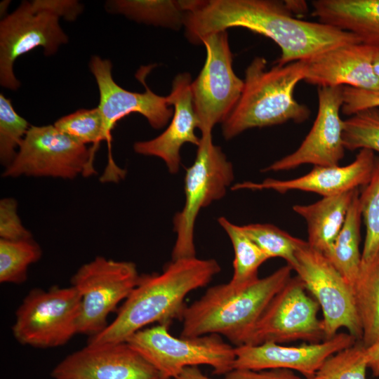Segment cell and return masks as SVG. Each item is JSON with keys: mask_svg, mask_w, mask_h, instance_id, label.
Segmentation results:
<instances>
[{"mask_svg": "<svg viewBox=\"0 0 379 379\" xmlns=\"http://www.w3.org/2000/svg\"><path fill=\"white\" fill-rule=\"evenodd\" d=\"M185 35L193 44L206 36L244 27L271 39L281 48L276 65L308 60L331 48L361 42L355 34L321 22L296 18L284 1L273 0L197 1L186 13Z\"/></svg>", "mask_w": 379, "mask_h": 379, "instance_id": "6da1fadb", "label": "cell"}, {"mask_svg": "<svg viewBox=\"0 0 379 379\" xmlns=\"http://www.w3.org/2000/svg\"><path fill=\"white\" fill-rule=\"evenodd\" d=\"M221 270L215 259L195 257L171 260L161 273L140 276L114 319L88 344L125 342L147 325H170L181 319L185 299L192 291L208 284Z\"/></svg>", "mask_w": 379, "mask_h": 379, "instance_id": "7a4b0ae2", "label": "cell"}, {"mask_svg": "<svg viewBox=\"0 0 379 379\" xmlns=\"http://www.w3.org/2000/svg\"><path fill=\"white\" fill-rule=\"evenodd\" d=\"M292 270L284 265L240 288L229 283L210 287L185 307L180 336L215 334L225 337L234 347L245 345L271 300L291 278Z\"/></svg>", "mask_w": 379, "mask_h": 379, "instance_id": "3957f363", "label": "cell"}, {"mask_svg": "<svg viewBox=\"0 0 379 379\" xmlns=\"http://www.w3.org/2000/svg\"><path fill=\"white\" fill-rule=\"evenodd\" d=\"M306 60L267 69L263 57H255L245 70L241 95L222 123V134L230 140L244 131L281 124L288 121H305L309 108L294 98L296 85L305 80Z\"/></svg>", "mask_w": 379, "mask_h": 379, "instance_id": "277c9868", "label": "cell"}, {"mask_svg": "<svg viewBox=\"0 0 379 379\" xmlns=\"http://www.w3.org/2000/svg\"><path fill=\"white\" fill-rule=\"evenodd\" d=\"M169 325L157 324L131 335L126 342L159 373L174 379L185 368L209 366L215 375L234 370L235 347L215 334L194 338L175 337Z\"/></svg>", "mask_w": 379, "mask_h": 379, "instance_id": "5b68a950", "label": "cell"}, {"mask_svg": "<svg viewBox=\"0 0 379 379\" xmlns=\"http://www.w3.org/2000/svg\"><path fill=\"white\" fill-rule=\"evenodd\" d=\"M234 180L232 163L213 142L212 133L202 134L193 164L185 177V201L173 218L176 239L172 260L196 256L194 232L200 210L222 199Z\"/></svg>", "mask_w": 379, "mask_h": 379, "instance_id": "8992f818", "label": "cell"}, {"mask_svg": "<svg viewBox=\"0 0 379 379\" xmlns=\"http://www.w3.org/2000/svg\"><path fill=\"white\" fill-rule=\"evenodd\" d=\"M81 312V298L72 286L34 288L15 312L13 337L36 348L62 346L79 333Z\"/></svg>", "mask_w": 379, "mask_h": 379, "instance_id": "52a82bcc", "label": "cell"}, {"mask_svg": "<svg viewBox=\"0 0 379 379\" xmlns=\"http://www.w3.org/2000/svg\"><path fill=\"white\" fill-rule=\"evenodd\" d=\"M95 152L58 130L54 125L31 126L16 156L2 173L4 178L22 175L74 179L96 173Z\"/></svg>", "mask_w": 379, "mask_h": 379, "instance_id": "ba28073f", "label": "cell"}, {"mask_svg": "<svg viewBox=\"0 0 379 379\" xmlns=\"http://www.w3.org/2000/svg\"><path fill=\"white\" fill-rule=\"evenodd\" d=\"M140 276L133 262L103 256L81 266L71 279L81 298L79 333L91 337L102 331L109 314L127 298Z\"/></svg>", "mask_w": 379, "mask_h": 379, "instance_id": "9c48e42d", "label": "cell"}, {"mask_svg": "<svg viewBox=\"0 0 379 379\" xmlns=\"http://www.w3.org/2000/svg\"><path fill=\"white\" fill-rule=\"evenodd\" d=\"M293 270L321 309L325 340L344 328L361 340L363 331L354 290L331 261L307 242L298 251Z\"/></svg>", "mask_w": 379, "mask_h": 379, "instance_id": "30bf717a", "label": "cell"}, {"mask_svg": "<svg viewBox=\"0 0 379 379\" xmlns=\"http://www.w3.org/2000/svg\"><path fill=\"white\" fill-rule=\"evenodd\" d=\"M206 51L204 65L192 81L193 105L200 121L201 135L212 133L237 104L244 82L234 73L228 33L221 31L205 36L201 43Z\"/></svg>", "mask_w": 379, "mask_h": 379, "instance_id": "8fae6325", "label": "cell"}, {"mask_svg": "<svg viewBox=\"0 0 379 379\" xmlns=\"http://www.w3.org/2000/svg\"><path fill=\"white\" fill-rule=\"evenodd\" d=\"M306 291L300 278L291 277L271 300L245 345L324 340L323 322L318 318L319 305Z\"/></svg>", "mask_w": 379, "mask_h": 379, "instance_id": "7c38bea8", "label": "cell"}, {"mask_svg": "<svg viewBox=\"0 0 379 379\" xmlns=\"http://www.w3.org/2000/svg\"><path fill=\"white\" fill-rule=\"evenodd\" d=\"M68 41L59 24V17L36 8L32 1H24L0 22V84L16 90L20 81L13 65L16 59L36 47L46 55H53Z\"/></svg>", "mask_w": 379, "mask_h": 379, "instance_id": "4fadbf2b", "label": "cell"}, {"mask_svg": "<svg viewBox=\"0 0 379 379\" xmlns=\"http://www.w3.org/2000/svg\"><path fill=\"white\" fill-rule=\"evenodd\" d=\"M112 67L109 60L98 55H93L89 62L99 91L97 107L102 118L105 140L108 144L109 152H111L112 131L124 117L133 112L139 113L152 128L159 129L166 125L173 114L167 97L156 94L145 84V76L150 67H143L136 75L145 87L143 93L128 91L119 86L113 79Z\"/></svg>", "mask_w": 379, "mask_h": 379, "instance_id": "5bb4252c", "label": "cell"}, {"mask_svg": "<svg viewBox=\"0 0 379 379\" xmlns=\"http://www.w3.org/2000/svg\"><path fill=\"white\" fill-rule=\"evenodd\" d=\"M343 86H319L318 110L313 126L298 148L274 161L262 172L283 171L303 164L338 166L345 154L343 121L340 117Z\"/></svg>", "mask_w": 379, "mask_h": 379, "instance_id": "9a60e30c", "label": "cell"}, {"mask_svg": "<svg viewBox=\"0 0 379 379\" xmlns=\"http://www.w3.org/2000/svg\"><path fill=\"white\" fill-rule=\"evenodd\" d=\"M54 379H156L157 371L126 342L88 344L52 370Z\"/></svg>", "mask_w": 379, "mask_h": 379, "instance_id": "2e32d148", "label": "cell"}, {"mask_svg": "<svg viewBox=\"0 0 379 379\" xmlns=\"http://www.w3.org/2000/svg\"><path fill=\"white\" fill-rule=\"evenodd\" d=\"M358 341L349 333H338L319 343L284 346L274 343L235 347L234 370L262 371L283 368L295 371L305 378L314 375L330 356Z\"/></svg>", "mask_w": 379, "mask_h": 379, "instance_id": "e0dca14e", "label": "cell"}, {"mask_svg": "<svg viewBox=\"0 0 379 379\" xmlns=\"http://www.w3.org/2000/svg\"><path fill=\"white\" fill-rule=\"evenodd\" d=\"M191 84L192 77L187 72L175 77L171 93L166 96L169 105L173 107L169 125L157 137L133 145L136 153L161 159L172 174L179 171L181 147L185 143L198 146L200 142L201 138L195 134L200 121L193 105Z\"/></svg>", "mask_w": 379, "mask_h": 379, "instance_id": "ac0fdd59", "label": "cell"}, {"mask_svg": "<svg viewBox=\"0 0 379 379\" xmlns=\"http://www.w3.org/2000/svg\"><path fill=\"white\" fill-rule=\"evenodd\" d=\"M375 155L370 149H360L350 164L340 166H315L307 174L291 180L267 178L261 182H244L235 184L232 189L262 190H272L284 194L291 190L310 192L331 197L364 187L369 181Z\"/></svg>", "mask_w": 379, "mask_h": 379, "instance_id": "d6986e66", "label": "cell"}, {"mask_svg": "<svg viewBox=\"0 0 379 379\" xmlns=\"http://www.w3.org/2000/svg\"><path fill=\"white\" fill-rule=\"evenodd\" d=\"M378 46L360 43L341 45L306 60L305 81L319 86H350L379 91L373 69Z\"/></svg>", "mask_w": 379, "mask_h": 379, "instance_id": "ffe728a7", "label": "cell"}, {"mask_svg": "<svg viewBox=\"0 0 379 379\" xmlns=\"http://www.w3.org/2000/svg\"><path fill=\"white\" fill-rule=\"evenodd\" d=\"M312 15L319 22L355 34L379 46V0H315Z\"/></svg>", "mask_w": 379, "mask_h": 379, "instance_id": "44dd1931", "label": "cell"}, {"mask_svg": "<svg viewBox=\"0 0 379 379\" xmlns=\"http://www.w3.org/2000/svg\"><path fill=\"white\" fill-rule=\"evenodd\" d=\"M359 189L323 197L308 205L296 204L295 213L303 218L307 227V244L327 257L345 222L346 215Z\"/></svg>", "mask_w": 379, "mask_h": 379, "instance_id": "7402d4cb", "label": "cell"}, {"mask_svg": "<svg viewBox=\"0 0 379 379\" xmlns=\"http://www.w3.org/2000/svg\"><path fill=\"white\" fill-rule=\"evenodd\" d=\"M358 190L350 204L342 229L337 236L331 253L326 257L354 290L361 263V210Z\"/></svg>", "mask_w": 379, "mask_h": 379, "instance_id": "603a6c76", "label": "cell"}, {"mask_svg": "<svg viewBox=\"0 0 379 379\" xmlns=\"http://www.w3.org/2000/svg\"><path fill=\"white\" fill-rule=\"evenodd\" d=\"M354 293L363 331L361 341L368 347L379 341V251L361 263Z\"/></svg>", "mask_w": 379, "mask_h": 379, "instance_id": "cb8c5ba5", "label": "cell"}, {"mask_svg": "<svg viewBox=\"0 0 379 379\" xmlns=\"http://www.w3.org/2000/svg\"><path fill=\"white\" fill-rule=\"evenodd\" d=\"M113 12L138 22L178 29L187 13L185 1L116 0L107 3Z\"/></svg>", "mask_w": 379, "mask_h": 379, "instance_id": "d4e9b609", "label": "cell"}, {"mask_svg": "<svg viewBox=\"0 0 379 379\" xmlns=\"http://www.w3.org/2000/svg\"><path fill=\"white\" fill-rule=\"evenodd\" d=\"M218 221L234 249L233 274L228 283L237 288L247 286L259 278V267L270 258L246 235L241 226L232 223L225 217L219 218Z\"/></svg>", "mask_w": 379, "mask_h": 379, "instance_id": "484cf974", "label": "cell"}, {"mask_svg": "<svg viewBox=\"0 0 379 379\" xmlns=\"http://www.w3.org/2000/svg\"><path fill=\"white\" fill-rule=\"evenodd\" d=\"M39 245L32 239H0V282L22 284L27 279L29 265L41 257Z\"/></svg>", "mask_w": 379, "mask_h": 379, "instance_id": "4316f807", "label": "cell"}, {"mask_svg": "<svg viewBox=\"0 0 379 379\" xmlns=\"http://www.w3.org/2000/svg\"><path fill=\"white\" fill-rule=\"evenodd\" d=\"M243 231L269 258H281L292 270L296 265V253L307 241L291 236L271 224H248Z\"/></svg>", "mask_w": 379, "mask_h": 379, "instance_id": "83f0119b", "label": "cell"}, {"mask_svg": "<svg viewBox=\"0 0 379 379\" xmlns=\"http://www.w3.org/2000/svg\"><path fill=\"white\" fill-rule=\"evenodd\" d=\"M361 215L366 225V238L361 262L371 260L379 251V157L375 156L371 176L359 193Z\"/></svg>", "mask_w": 379, "mask_h": 379, "instance_id": "f1b7e54d", "label": "cell"}, {"mask_svg": "<svg viewBox=\"0 0 379 379\" xmlns=\"http://www.w3.org/2000/svg\"><path fill=\"white\" fill-rule=\"evenodd\" d=\"M366 347L361 340L330 356L314 375L303 379H366Z\"/></svg>", "mask_w": 379, "mask_h": 379, "instance_id": "f546056e", "label": "cell"}, {"mask_svg": "<svg viewBox=\"0 0 379 379\" xmlns=\"http://www.w3.org/2000/svg\"><path fill=\"white\" fill-rule=\"evenodd\" d=\"M343 142L345 149L379 152V107L362 109L344 120Z\"/></svg>", "mask_w": 379, "mask_h": 379, "instance_id": "4dcf8cb0", "label": "cell"}, {"mask_svg": "<svg viewBox=\"0 0 379 379\" xmlns=\"http://www.w3.org/2000/svg\"><path fill=\"white\" fill-rule=\"evenodd\" d=\"M54 126L77 142L99 147L105 140L102 118L98 107L79 109L64 116L54 123Z\"/></svg>", "mask_w": 379, "mask_h": 379, "instance_id": "1f68e13d", "label": "cell"}, {"mask_svg": "<svg viewBox=\"0 0 379 379\" xmlns=\"http://www.w3.org/2000/svg\"><path fill=\"white\" fill-rule=\"evenodd\" d=\"M29 123L19 115L11 100L0 94V161L6 168L17 154L26 135Z\"/></svg>", "mask_w": 379, "mask_h": 379, "instance_id": "d6a6232c", "label": "cell"}, {"mask_svg": "<svg viewBox=\"0 0 379 379\" xmlns=\"http://www.w3.org/2000/svg\"><path fill=\"white\" fill-rule=\"evenodd\" d=\"M17 201L12 198L0 201V237L6 240H20L32 238V234L22 225L17 211Z\"/></svg>", "mask_w": 379, "mask_h": 379, "instance_id": "836d02e7", "label": "cell"}, {"mask_svg": "<svg viewBox=\"0 0 379 379\" xmlns=\"http://www.w3.org/2000/svg\"><path fill=\"white\" fill-rule=\"evenodd\" d=\"M343 114L352 116L370 107H379V91H367L350 86L343 87Z\"/></svg>", "mask_w": 379, "mask_h": 379, "instance_id": "e575fe53", "label": "cell"}, {"mask_svg": "<svg viewBox=\"0 0 379 379\" xmlns=\"http://www.w3.org/2000/svg\"><path fill=\"white\" fill-rule=\"evenodd\" d=\"M32 3L37 8L48 11L67 20H75L83 9L81 4L72 0H34Z\"/></svg>", "mask_w": 379, "mask_h": 379, "instance_id": "d590c367", "label": "cell"}, {"mask_svg": "<svg viewBox=\"0 0 379 379\" xmlns=\"http://www.w3.org/2000/svg\"><path fill=\"white\" fill-rule=\"evenodd\" d=\"M227 379H303L293 371L283 368L262 371L233 370L226 375Z\"/></svg>", "mask_w": 379, "mask_h": 379, "instance_id": "8d00e7d4", "label": "cell"}, {"mask_svg": "<svg viewBox=\"0 0 379 379\" xmlns=\"http://www.w3.org/2000/svg\"><path fill=\"white\" fill-rule=\"evenodd\" d=\"M366 357L368 368L374 377H379V341L366 347Z\"/></svg>", "mask_w": 379, "mask_h": 379, "instance_id": "74e56055", "label": "cell"}, {"mask_svg": "<svg viewBox=\"0 0 379 379\" xmlns=\"http://www.w3.org/2000/svg\"><path fill=\"white\" fill-rule=\"evenodd\" d=\"M174 379H215L204 374L199 366H191L185 368ZM227 379V378H224Z\"/></svg>", "mask_w": 379, "mask_h": 379, "instance_id": "f35d334b", "label": "cell"}, {"mask_svg": "<svg viewBox=\"0 0 379 379\" xmlns=\"http://www.w3.org/2000/svg\"><path fill=\"white\" fill-rule=\"evenodd\" d=\"M284 3L293 15L304 13L307 10L305 1H284Z\"/></svg>", "mask_w": 379, "mask_h": 379, "instance_id": "ab89813d", "label": "cell"}, {"mask_svg": "<svg viewBox=\"0 0 379 379\" xmlns=\"http://www.w3.org/2000/svg\"><path fill=\"white\" fill-rule=\"evenodd\" d=\"M373 69L375 75L379 80V46L375 51L373 58Z\"/></svg>", "mask_w": 379, "mask_h": 379, "instance_id": "60d3db41", "label": "cell"}, {"mask_svg": "<svg viewBox=\"0 0 379 379\" xmlns=\"http://www.w3.org/2000/svg\"><path fill=\"white\" fill-rule=\"evenodd\" d=\"M156 379H171V378H163V377L160 376V377H159V378H157Z\"/></svg>", "mask_w": 379, "mask_h": 379, "instance_id": "b9f144b4", "label": "cell"}]
</instances>
